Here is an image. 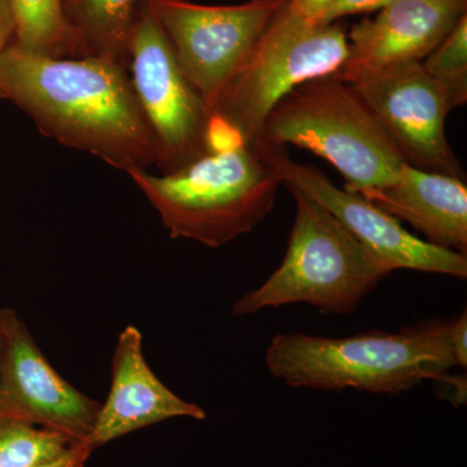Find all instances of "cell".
<instances>
[{
  "mask_svg": "<svg viewBox=\"0 0 467 467\" xmlns=\"http://www.w3.org/2000/svg\"><path fill=\"white\" fill-rule=\"evenodd\" d=\"M355 193L410 223L426 242L466 254L467 187L461 178L405 164L395 182Z\"/></svg>",
  "mask_w": 467,
  "mask_h": 467,
  "instance_id": "5bb4252c",
  "label": "cell"
},
{
  "mask_svg": "<svg viewBox=\"0 0 467 467\" xmlns=\"http://www.w3.org/2000/svg\"><path fill=\"white\" fill-rule=\"evenodd\" d=\"M465 14L466 0H393L347 34L348 57L334 77L353 85L384 67L422 61Z\"/></svg>",
  "mask_w": 467,
  "mask_h": 467,
  "instance_id": "7c38bea8",
  "label": "cell"
},
{
  "mask_svg": "<svg viewBox=\"0 0 467 467\" xmlns=\"http://www.w3.org/2000/svg\"><path fill=\"white\" fill-rule=\"evenodd\" d=\"M137 5L138 0H69L66 9L91 54L124 63Z\"/></svg>",
  "mask_w": 467,
  "mask_h": 467,
  "instance_id": "e0dca14e",
  "label": "cell"
},
{
  "mask_svg": "<svg viewBox=\"0 0 467 467\" xmlns=\"http://www.w3.org/2000/svg\"><path fill=\"white\" fill-rule=\"evenodd\" d=\"M448 334L456 367H467V313L463 312L453 324H448Z\"/></svg>",
  "mask_w": 467,
  "mask_h": 467,
  "instance_id": "ffe728a7",
  "label": "cell"
},
{
  "mask_svg": "<svg viewBox=\"0 0 467 467\" xmlns=\"http://www.w3.org/2000/svg\"><path fill=\"white\" fill-rule=\"evenodd\" d=\"M204 420V409L175 395L156 377L143 355V337L128 326L117 339L112 361V386L100 405L88 439L94 450L165 420Z\"/></svg>",
  "mask_w": 467,
  "mask_h": 467,
  "instance_id": "4fadbf2b",
  "label": "cell"
},
{
  "mask_svg": "<svg viewBox=\"0 0 467 467\" xmlns=\"http://www.w3.org/2000/svg\"><path fill=\"white\" fill-rule=\"evenodd\" d=\"M15 30L11 0H0V57L15 42Z\"/></svg>",
  "mask_w": 467,
  "mask_h": 467,
  "instance_id": "44dd1931",
  "label": "cell"
},
{
  "mask_svg": "<svg viewBox=\"0 0 467 467\" xmlns=\"http://www.w3.org/2000/svg\"><path fill=\"white\" fill-rule=\"evenodd\" d=\"M100 405L67 383L43 356L16 313L5 310L0 347V417L88 441Z\"/></svg>",
  "mask_w": 467,
  "mask_h": 467,
  "instance_id": "8fae6325",
  "label": "cell"
},
{
  "mask_svg": "<svg viewBox=\"0 0 467 467\" xmlns=\"http://www.w3.org/2000/svg\"><path fill=\"white\" fill-rule=\"evenodd\" d=\"M267 370L294 389L400 395L456 367L448 324L399 333L370 331L342 339L278 334L266 348Z\"/></svg>",
  "mask_w": 467,
  "mask_h": 467,
  "instance_id": "7a4b0ae2",
  "label": "cell"
},
{
  "mask_svg": "<svg viewBox=\"0 0 467 467\" xmlns=\"http://www.w3.org/2000/svg\"><path fill=\"white\" fill-rule=\"evenodd\" d=\"M348 36L337 24L297 15L287 2L267 24L227 85L212 115L257 150L266 117L295 88L334 76L348 57Z\"/></svg>",
  "mask_w": 467,
  "mask_h": 467,
  "instance_id": "8992f818",
  "label": "cell"
},
{
  "mask_svg": "<svg viewBox=\"0 0 467 467\" xmlns=\"http://www.w3.org/2000/svg\"><path fill=\"white\" fill-rule=\"evenodd\" d=\"M133 180L171 239L223 247L260 225L275 207L281 180L257 150L239 144L209 150L171 173L131 168Z\"/></svg>",
  "mask_w": 467,
  "mask_h": 467,
  "instance_id": "3957f363",
  "label": "cell"
},
{
  "mask_svg": "<svg viewBox=\"0 0 467 467\" xmlns=\"http://www.w3.org/2000/svg\"><path fill=\"white\" fill-rule=\"evenodd\" d=\"M393 0H335L333 5L319 18V24H334L340 18L350 15L367 14L379 11L392 3Z\"/></svg>",
  "mask_w": 467,
  "mask_h": 467,
  "instance_id": "d6986e66",
  "label": "cell"
},
{
  "mask_svg": "<svg viewBox=\"0 0 467 467\" xmlns=\"http://www.w3.org/2000/svg\"><path fill=\"white\" fill-rule=\"evenodd\" d=\"M0 99L16 104L57 142L125 173L158 162L130 77L117 58L42 57L12 43L0 57Z\"/></svg>",
  "mask_w": 467,
  "mask_h": 467,
  "instance_id": "6da1fadb",
  "label": "cell"
},
{
  "mask_svg": "<svg viewBox=\"0 0 467 467\" xmlns=\"http://www.w3.org/2000/svg\"><path fill=\"white\" fill-rule=\"evenodd\" d=\"M259 152L282 183L296 187L327 209L389 272L417 270L466 279V254L417 238L391 214L358 193L335 186L324 171L295 161L285 147L263 146Z\"/></svg>",
  "mask_w": 467,
  "mask_h": 467,
  "instance_id": "9c48e42d",
  "label": "cell"
},
{
  "mask_svg": "<svg viewBox=\"0 0 467 467\" xmlns=\"http://www.w3.org/2000/svg\"><path fill=\"white\" fill-rule=\"evenodd\" d=\"M422 67L450 103L451 109L467 101V16L422 60Z\"/></svg>",
  "mask_w": 467,
  "mask_h": 467,
  "instance_id": "ac0fdd59",
  "label": "cell"
},
{
  "mask_svg": "<svg viewBox=\"0 0 467 467\" xmlns=\"http://www.w3.org/2000/svg\"><path fill=\"white\" fill-rule=\"evenodd\" d=\"M67 2H69V0H64V3H66V5H67Z\"/></svg>",
  "mask_w": 467,
  "mask_h": 467,
  "instance_id": "cb8c5ba5",
  "label": "cell"
},
{
  "mask_svg": "<svg viewBox=\"0 0 467 467\" xmlns=\"http://www.w3.org/2000/svg\"><path fill=\"white\" fill-rule=\"evenodd\" d=\"M296 213L278 269L233 306V315H254L288 304H309L324 313L348 315L376 290L389 269L327 209L285 184Z\"/></svg>",
  "mask_w": 467,
  "mask_h": 467,
  "instance_id": "277c9868",
  "label": "cell"
},
{
  "mask_svg": "<svg viewBox=\"0 0 467 467\" xmlns=\"http://www.w3.org/2000/svg\"><path fill=\"white\" fill-rule=\"evenodd\" d=\"M263 146H296L334 165L350 192L395 182L407 162L356 88L334 76L304 82L266 117Z\"/></svg>",
  "mask_w": 467,
  "mask_h": 467,
  "instance_id": "5b68a950",
  "label": "cell"
},
{
  "mask_svg": "<svg viewBox=\"0 0 467 467\" xmlns=\"http://www.w3.org/2000/svg\"><path fill=\"white\" fill-rule=\"evenodd\" d=\"M15 45L21 50L50 57L90 55L84 36L67 16L64 0H11Z\"/></svg>",
  "mask_w": 467,
  "mask_h": 467,
  "instance_id": "2e32d148",
  "label": "cell"
},
{
  "mask_svg": "<svg viewBox=\"0 0 467 467\" xmlns=\"http://www.w3.org/2000/svg\"><path fill=\"white\" fill-rule=\"evenodd\" d=\"M126 58L135 97L158 149L160 173H171L209 152L211 112L146 7L131 26Z\"/></svg>",
  "mask_w": 467,
  "mask_h": 467,
  "instance_id": "52a82bcc",
  "label": "cell"
},
{
  "mask_svg": "<svg viewBox=\"0 0 467 467\" xmlns=\"http://www.w3.org/2000/svg\"><path fill=\"white\" fill-rule=\"evenodd\" d=\"M334 2L335 0H287V5L300 16L318 23L319 18Z\"/></svg>",
  "mask_w": 467,
  "mask_h": 467,
  "instance_id": "7402d4cb",
  "label": "cell"
},
{
  "mask_svg": "<svg viewBox=\"0 0 467 467\" xmlns=\"http://www.w3.org/2000/svg\"><path fill=\"white\" fill-rule=\"evenodd\" d=\"M352 86L408 165L465 180L445 135L450 103L422 61L384 67Z\"/></svg>",
  "mask_w": 467,
  "mask_h": 467,
  "instance_id": "30bf717a",
  "label": "cell"
},
{
  "mask_svg": "<svg viewBox=\"0 0 467 467\" xmlns=\"http://www.w3.org/2000/svg\"><path fill=\"white\" fill-rule=\"evenodd\" d=\"M5 310L7 309H0V347H2L3 335H5Z\"/></svg>",
  "mask_w": 467,
  "mask_h": 467,
  "instance_id": "603a6c76",
  "label": "cell"
},
{
  "mask_svg": "<svg viewBox=\"0 0 467 467\" xmlns=\"http://www.w3.org/2000/svg\"><path fill=\"white\" fill-rule=\"evenodd\" d=\"M92 451L88 441L0 417V467H85Z\"/></svg>",
  "mask_w": 467,
  "mask_h": 467,
  "instance_id": "9a60e30c",
  "label": "cell"
},
{
  "mask_svg": "<svg viewBox=\"0 0 467 467\" xmlns=\"http://www.w3.org/2000/svg\"><path fill=\"white\" fill-rule=\"evenodd\" d=\"M287 0L205 5L189 0H144L165 33L184 75L214 112L227 85Z\"/></svg>",
  "mask_w": 467,
  "mask_h": 467,
  "instance_id": "ba28073f",
  "label": "cell"
}]
</instances>
